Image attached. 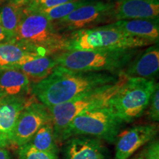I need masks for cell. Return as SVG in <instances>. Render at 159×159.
Returning <instances> with one entry per match:
<instances>
[{
    "label": "cell",
    "mask_w": 159,
    "mask_h": 159,
    "mask_svg": "<svg viewBox=\"0 0 159 159\" xmlns=\"http://www.w3.org/2000/svg\"><path fill=\"white\" fill-rule=\"evenodd\" d=\"M75 0H34L33 5L38 10L49 9Z\"/></svg>",
    "instance_id": "cell-25"
},
{
    "label": "cell",
    "mask_w": 159,
    "mask_h": 159,
    "mask_svg": "<svg viewBox=\"0 0 159 159\" xmlns=\"http://www.w3.org/2000/svg\"><path fill=\"white\" fill-rule=\"evenodd\" d=\"M158 125H136L119 133L116 139L115 159H128L141 147L154 140L158 134Z\"/></svg>",
    "instance_id": "cell-10"
},
{
    "label": "cell",
    "mask_w": 159,
    "mask_h": 159,
    "mask_svg": "<svg viewBox=\"0 0 159 159\" xmlns=\"http://www.w3.org/2000/svg\"><path fill=\"white\" fill-rule=\"evenodd\" d=\"M33 1L23 9L16 34L11 41L40 56L66 51L68 37L33 5Z\"/></svg>",
    "instance_id": "cell-2"
},
{
    "label": "cell",
    "mask_w": 159,
    "mask_h": 159,
    "mask_svg": "<svg viewBox=\"0 0 159 159\" xmlns=\"http://www.w3.org/2000/svg\"><path fill=\"white\" fill-rule=\"evenodd\" d=\"M158 85L155 80L127 77L126 80L109 102L122 122H131L142 116Z\"/></svg>",
    "instance_id": "cell-7"
},
{
    "label": "cell",
    "mask_w": 159,
    "mask_h": 159,
    "mask_svg": "<svg viewBox=\"0 0 159 159\" xmlns=\"http://www.w3.org/2000/svg\"><path fill=\"white\" fill-rule=\"evenodd\" d=\"M57 66L53 55L39 56L35 59L17 66L12 69H16L27 75L30 81L35 83L47 78ZM31 83V84H33Z\"/></svg>",
    "instance_id": "cell-18"
},
{
    "label": "cell",
    "mask_w": 159,
    "mask_h": 159,
    "mask_svg": "<svg viewBox=\"0 0 159 159\" xmlns=\"http://www.w3.org/2000/svg\"><path fill=\"white\" fill-rule=\"evenodd\" d=\"M0 70H1V69H0Z\"/></svg>",
    "instance_id": "cell-31"
},
{
    "label": "cell",
    "mask_w": 159,
    "mask_h": 159,
    "mask_svg": "<svg viewBox=\"0 0 159 159\" xmlns=\"http://www.w3.org/2000/svg\"><path fill=\"white\" fill-rule=\"evenodd\" d=\"M111 20L156 19L159 15V0H121L115 2Z\"/></svg>",
    "instance_id": "cell-12"
},
{
    "label": "cell",
    "mask_w": 159,
    "mask_h": 159,
    "mask_svg": "<svg viewBox=\"0 0 159 159\" xmlns=\"http://www.w3.org/2000/svg\"><path fill=\"white\" fill-rule=\"evenodd\" d=\"M0 159H11L8 150L6 148H0Z\"/></svg>",
    "instance_id": "cell-27"
},
{
    "label": "cell",
    "mask_w": 159,
    "mask_h": 159,
    "mask_svg": "<svg viewBox=\"0 0 159 159\" xmlns=\"http://www.w3.org/2000/svg\"><path fill=\"white\" fill-rule=\"evenodd\" d=\"M25 7L13 3L0 6V26L5 32L9 41L14 39L23 9Z\"/></svg>",
    "instance_id": "cell-20"
},
{
    "label": "cell",
    "mask_w": 159,
    "mask_h": 159,
    "mask_svg": "<svg viewBox=\"0 0 159 159\" xmlns=\"http://www.w3.org/2000/svg\"><path fill=\"white\" fill-rule=\"evenodd\" d=\"M30 87L31 82L22 71L16 69L0 70V99L27 96Z\"/></svg>",
    "instance_id": "cell-15"
},
{
    "label": "cell",
    "mask_w": 159,
    "mask_h": 159,
    "mask_svg": "<svg viewBox=\"0 0 159 159\" xmlns=\"http://www.w3.org/2000/svg\"><path fill=\"white\" fill-rule=\"evenodd\" d=\"M113 5V2L91 1L53 23L58 30L77 31L93 28L99 24L111 21Z\"/></svg>",
    "instance_id": "cell-8"
},
{
    "label": "cell",
    "mask_w": 159,
    "mask_h": 159,
    "mask_svg": "<svg viewBox=\"0 0 159 159\" xmlns=\"http://www.w3.org/2000/svg\"><path fill=\"white\" fill-rule=\"evenodd\" d=\"M91 1H93V0H75V1L52 7V8L39 10V11L52 22H55V21L69 15L75 10L80 7L81 6L90 2Z\"/></svg>",
    "instance_id": "cell-21"
},
{
    "label": "cell",
    "mask_w": 159,
    "mask_h": 159,
    "mask_svg": "<svg viewBox=\"0 0 159 159\" xmlns=\"http://www.w3.org/2000/svg\"><path fill=\"white\" fill-rule=\"evenodd\" d=\"M8 41H9L8 37H7V35L5 33V32L4 31V30L2 28L1 26H0V43L8 42Z\"/></svg>",
    "instance_id": "cell-28"
},
{
    "label": "cell",
    "mask_w": 159,
    "mask_h": 159,
    "mask_svg": "<svg viewBox=\"0 0 159 159\" xmlns=\"http://www.w3.org/2000/svg\"><path fill=\"white\" fill-rule=\"evenodd\" d=\"M119 77L108 72L73 71L57 66L47 78L31 84L30 93L39 102L50 108L89 91L115 83Z\"/></svg>",
    "instance_id": "cell-1"
},
{
    "label": "cell",
    "mask_w": 159,
    "mask_h": 159,
    "mask_svg": "<svg viewBox=\"0 0 159 159\" xmlns=\"http://www.w3.org/2000/svg\"><path fill=\"white\" fill-rule=\"evenodd\" d=\"M127 77L120 72L119 79L115 83L89 91L68 102L48 108L56 142L59 143L63 130L77 115L85 111L108 106L111 99L122 86Z\"/></svg>",
    "instance_id": "cell-4"
},
{
    "label": "cell",
    "mask_w": 159,
    "mask_h": 159,
    "mask_svg": "<svg viewBox=\"0 0 159 159\" xmlns=\"http://www.w3.org/2000/svg\"><path fill=\"white\" fill-rule=\"evenodd\" d=\"M27 144L37 150L58 155L52 121L43 125Z\"/></svg>",
    "instance_id": "cell-19"
},
{
    "label": "cell",
    "mask_w": 159,
    "mask_h": 159,
    "mask_svg": "<svg viewBox=\"0 0 159 159\" xmlns=\"http://www.w3.org/2000/svg\"><path fill=\"white\" fill-rule=\"evenodd\" d=\"M50 121L49 108L33 97L19 114L12 134L11 146L19 148L28 143L35 133Z\"/></svg>",
    "instance_id": "cell-9"
},
{
    "label": "cell",
    "mask_w": 159,
    "mask_h": 159,
    "mask_svg": "<svg viewBox=\"0 0 159 159\" xmlns=\"http://www.w3.org/2000/svg\"><path fill=\"white\" fill-rule=\"evenodd\" d=\"M109 1H111V2H115L121 1V0H109Z\"/></svg>",
    "instance_id": "cell-30"
},
{
    "label": "cell",
    "mask_w": 159,
    "mask_h": 159,
    "mask_svg": "<svg viewBox=\"0 0 159 159\" xmlns=\"http://www.w3.org/2000/svg\"><path fill=\"white\" fill-rule=\"evenodd\" d=\"M150 106L148 111V116L150 120L153 122H158L159 120V87L157 85L153 94L150 98Z\"/></svg>",
    "instance_id": "cell-23"
},
{
    "label": "cell",
    "mask_w": 159,
    "mask_h": 159,
    "mask_svg": "<svg viewBox=\"0 0 159 159\" xmlns=\"http://www.w3.org/2000/svg\"><path fill=\"white\" fill-rule=\"evenodd\" d=\"M122 124L108 105L85 111L71 121L61 134L59 143L79 136L94 137L114 143Z\"/></svg>",
    "instance_id": "cell-6"
},
{
    "label": "cell",
    "mask_w": 159,
    "mask_h": 159,
    "mask_svg": "<svg viewBox=\"0 0 159 159\" xmlns=\"http://www.w3.org/2000/svg\"><path fill=\"white\" fill-rule=\"evenodd\" d=\"M17 155L19 159H59L57 154L37 150L27 144L18 148Z\"/></svg>",
    "instance_id": "cell-22"
},
{
    "label": "cell",
    "mask_w": 159,
    "mask_h": 159,
    "mask_svg": "<svg viewBox=\"0 0 159 159\" xmlns=\"http://www.w3.org/2000/svg\"><path fill=\"white\" fill-rule=\"evenodd\" d=\"M39 56L18 43H0V69L14 68Z\"/></svg>",
    "instance_id": "cell-17"
},
{
    "label": "cell",
    "mask_w": 159,
    "mask_h": 159,
    "mask_svg": "<svg viewBox=\"0 0 159 159\" xmlns=\"http://www.w3.org/2000/svg\"><path fill=\"white\" fill-rule=\"evenodd\" d=\"M111 25L131 36L140 38L158 43V18L120 20L111 23Z\"/></svg>",
    "instance_id": "cell-16"
},
{
    "label": "cell",
    "mask_w": 159,
    "mask_h": 159,
    "mask_svg": "<svg viewBox=\"0 0 159 159\" xmlns=\"http://www.w3.org/2000/svg\"><path fill=\"white\" fill-rule=\"evenodd\" d=\"M32 2V0H0V5H5L7 3H13L21 7H26Z\"/></svg>",
    "instance_id": "cell-26"
},
{
    "label": "cell",
    "mask_w": 159,
    "mask_h": 159,
    "mask_svg": "<svg viewBox=\"0 0 159 159\" xmlns=\"http://www.w3.org/2000/svg\"><path fill=\"white\" fill-rule=\"evenodd\" d=\"M159 71L158 43L151 45L134 57L121 71L128 77L154 80Z\"/></svg>",
    "instance_id": "cell-14"
},
{
    "label": "cell",
    "mask_w": 159,
    "mask_h": 159,
    "mask_svg": "<svg viewBox=\"0 0 159 159\" xmlns=\"http://www.w3.org/2000/svg\"><path fill=\"white\" fill-rule=\"evenodd\" d=\"M65 159H108V152L100 139L90 136L71 137L65 141Z\"/></svg>",
    "instance_id": "cell-13"
},
{
    "label": "cell",
    "mask_w": 159,
    "mask_h": 159,
    "mask_svg": "<svg viewBox=\"0 0 159 159\" xmlns=\"http://www.w3.org/2000/svg\"><path fill=\"white\" fill-rule=\"evenodd\" d=\"M143 159H159V142L152 140L141 153Z\"/></svg>",
    "instance_id": "cell-24"
},
{
    "label": "cell",
    "mask_w": 159,
    "mask_h": 159,
    "mask_svg": "<svg viewBox=\"0 0 159 159\" xmlns=\"http://www.w3.org/2000/svg\"><path fill=\"white\" fill-rule=\"evenodd\" d=\"M156 44L148 40L131 36L113 25L73 31L68 37L66 51L97 49H138Z\"/></svg>",
    "instance_id": "cell-5"
},
{
    "label": "cell",
    "mask_w": 159,
    "mask_h": 159,
    "mask_svg": "<svg viewBox=\"0 0 159 159\" xmlns=\"http://www.w3.org/2000/svg\"><path fill=\"white\" fill-rule=\"evenodd\" d=\"M134 159H143V158H142V156L140 155V156H138L137 157H136V158H134Z\"/></svg>",
    "instance_id": "cell-29"
},
{
    "label": "cell",
    "mask_w": 159,
    "mask_h": 159,
    "mask_svg": "<svg viewBox=\"0 0 159 159\" xmlns=\"http://www.w3.org/2000/svg\"><path fill=\"white\" fill-rule=\"evenodd\" d=\"M137 49L69 50L53 55L57 66L85 72L120 73L136 56Z\"/></svg>",
    "instance_id": "cell-3"
},
{
    "label": "cell",
    "mask_w": 159,
    "mask_h": 159,
    "mask_svg": "<svg viewBox=\"0 0 159 159\" xmlns=\"http://www.w3.org/2000/svg\"><path fill=\"white\" fill-rule=\"evenodd\" d=\"M34 97L0 99V148L11 147L12 134L19 114Z\"/></svg>",
    "instance_id": "cell-11"
}]
</instances>
